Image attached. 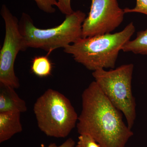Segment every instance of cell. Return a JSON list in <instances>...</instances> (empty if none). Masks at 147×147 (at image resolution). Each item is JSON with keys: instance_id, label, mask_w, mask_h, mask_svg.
<instances>
[{"instance_id": "16", "label": "cell", "mask_w": 147, "mask_h": 147, "mask_svg": "<svg viewBox=\"0 0 147 147\" xmlns=\"http://www.w3.org/2000/svg\"><path fill=\"white\" fill-rule=\"evenodd\" d=\"M76 144L75 141L72 138H69L62 144L57 146L55 143L50 144L47 147H74Z\"/></svg>"}, {"instance_id": "14", "label": "cell", "mask_w": 147, "mask_h": 147, "mask_svg": "<svg viewBox=\"0 0 147 147\" xmlns=\"http://www.w3.org/2000/svg\"><path fill=\"white\" fill-rule=\"evenodd\" d=\"M125 13H139L147 15V0H136L135 7L124 9Z\"/></svg>"}, {"instance_id": "8", "label": "cell", "mask_w": 147, "mask_h": 147, "mask_svg": "<svg viewBox=\"0 0 147 147\" xmlns=\"http://www.w3.org/2000/svg\"><path fill=\"white\" fill-rule=\"evenodd\" d=\"M14 89L10 86L0 84V113L26 112V102L19 97Z\"/></svg>"}, {"instance_id": "12", "label": "cell", "mask_w": 147, "mask_h": 147, "mask_svg": "<svg viewBox=\"0 0 147 147\" xmlns=\"http://www.w3.org/2000/svg\"><path fill=\"white\" fill-rule=\"evenodd\" d=\"M76 147H101L91 136L88 134H80Z\"/></svg>"}, {"instance_id": "4", "label": "cell", "mask_w": 147, "mask_h": 147, "mask_svg": "<svg viewBox=\"0 0 147 147\" xmlns=\"http://www.w3.org/2000/svg\"><path fill=\"white\" fill-rule=\"evenodd\" d=\"M33 110L38 126L48 137L65 138L78 121L79 117L69 99L52 89L37 98Z\"/></svg>"}, {"instance_id": "6", "label": "cell", "mask_w": 147, "mask_h": 147, "mask_svg": "<svg viewBox=\"0 0 147 147\" xmlns=\"http://www.w3.org/2000/svg\"><path fill=\"white\" fill-rule=\"evenodd\" d=\"M1 14L5 24V33L0 53V84L17 89L20 83L15 74L14 63L18 53L27 48L16 16L5 5L2 6Z\"/></svg>"}, {"instance_id": "11", "label": "cell", "mask_w": 147, "mask_h": 147, "mask_svg": "<svg viewBox=\"0 0 147 147\" xmlns=\"http://www.w3.org/2000/svg\"><path fill=\"white\" fill-rule=\"evenodd\" d=\"M32 71L34 74L40 77L51 75L52 65L47 56L36 57L32 61Z\"/></svg>"}, {"instance_id": "1", "label": "cell", "mask_w": 147, "mask_h": 147, "mask_svg": "<svg viewBox=\"0 0 147 147\" xmlns=\"http://www.w3.org/2000/svg\"><path fill=\"white\" fill-rule=\"evenodd\" d=\"M82 103L76 124L79 134L90 135L101 147H125L134 133L95 81L83 92Z\"/></svg>"}, {"instance_id": "10", "label": "cell", "mask_w": 147, "mask_h": 147, "mask_svg": "<svg viewBox=\"0 0 147 147\" xmlns=\"http://www.w3.org/2000/svg\"><path fill=\"white\" fill-rule=\"evenodd\" d=\"M121 50L137 55H147V29L138 32L136 38L127 41L122 47Z\"/></svg>"}, {"instance_id": "9", "label": "cell", "mask_w": 147, "mask_h": 147, "mask_svg": "<svg viewBox=\"0 0 147 147\" xmlns=\"http://www.w3.org/2000/svg\"><path fill=\"white\" fill-rule=\"evenodd\" d=\"M20 115L19 113H0V143L9 140L23 131Z\"/></svg>"}, {"instance_id": "13", "label": "cell", "mask_w": 147, "mask_h": 147, "mask_svg": "<svg viewBox=\"0 0 147 147\" xmlns=\"http://www.w3.org/2000/svg\"><path fill=\"white\" fill-rule=\"evenodd\" d=\"M38 8L44 12L47 13H55L56 9L53 6H57V0H34Z\"/></svg>"}, {"instance_id": "5", "label": "cell", "mask_w": 147, "mask_h": 147, "mask_svg": "<svg viewBox=\"0 0 147 147\" xmlns=\"http://www.w3.org/2000/svg\"><path fill=\"white\" fill-rule=\"evenodd\" d=\"M133 70L134 65L131 63L109 71L97 69L92 74L105 96L123 114L131 129L136 118V100L131 90Z\"/></svg>"}, {"instance_id": "2", "label": "cell", "mask_w": 147, "mask_h": 147, "mask_svg": "<svg viewBox=\"0 0 147 147\" xmlns=\"http://www.w3.org/2000/svg\"><path fill=\"white\" fill-rule=\"evenodd\" d=\"M135 31L133 22L114 34L81 38L64 48L76 62L92 71L115 68L120 51Z\"/></svg>"}, {"instance_id": "3", "label": "cell", "mask_w": 147, "mask_h": 147, "mask_svg": "<svg viewBox=\"0 0 147 147\" xmlns=\"http://www.w3.org/2000/svg\"><path fill=\"white\" fill-rule=\"evenodd\" d=\"M86 18L85 13L77 10L66 15L64 21L57 26L40 29L34 26L28 14L23 13L19 26L26 48L42 49L49 54L58 48H65L82 38V25Z\"/></svg>"}, {"instance_id": "15", "label": "cell", "mask_w": 147, "mask_h": 147, "mask_svg": "<svg viewBox=\"0 0 147 147\" xmlns=\"http://www.w3.org/2000/svg\"><path fill=\"white\" fill-rule=\"evenodd\" d=\"M57 7L61 12L66 15L73 13L74 11L71 8V0H57Z\"/></svg>"}, {"instance_id": "7", "label": "cell", "mask_w": 147, "mask_h": 147, "mask_svg": "<svg viewBox=\"0 0 147 147\" xmlns=\"http://www.w3.org/2000/svg\"><path fill=\"white\" fill-rule=\"evenodd\" d=\"M125 13L118 0H92L82 25V38L111 33L122 24Z\"/></svg>"}]
</instances>
